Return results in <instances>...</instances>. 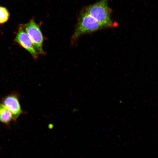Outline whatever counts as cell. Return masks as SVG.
I'll return each mask as SVG.
<instances>
[{"label": "cell", "mask_w": 158, "mask_h": 158, "mask_svg": "<svg viewBox=\"0 0 158 158\" xmlns=\"http://www.w3.org/2000/svg\"><path fill=\"white\" fill-rule=\"evenodd\" d=\"M12 119V115L11 112L0 103V121L3 123L8 124Z\"/></svg>", "instance_id": "8992f818"}, {"label": "cell", "mask_w": 158, "mask_h": 158, "mask_svg": "<svg viewBox=\"0 0 158 158\" xmlns=\"http://www.w3.org/2000/svg\"><path fill=\"white\" fill-rule=\"evenodd\" d=\"M2 104L11 113L12 119H16L23 112L18 99L14 95H10L5 97L3 100Z\"/></svg>", "instance_id": "5b68a950"}, {"label": "cell", "mask_w": 158, "mask_h": 158, "mask_svg": "<svg viewBox=\"0 0 158 158\" xmlns=\"http://www.w3.org/2000/svg\"><path fill=\"white\" fill-rule=\"evenodd\" d=\"M92 17L108 28L116 25L111 17V11L109 7L108 0H101L89 6L85 10Z\"/></svg>", "instance_id": "7a4b0ae2"}, {"label": "cell", "mask_w": 158, "mask_h": 158, "mask_svg": "<svg viewBox=\"0 0 158 158\" xmlns=\"http://www.w3.org/2000/svg\"><path fill=\"white\" fill-rule=\"evenodd\" d=\"M9 13L5 7L0 6V24L6 22L9 18Z\"/></svg>", "instance_id": "52a82bcc"}, {"label": "cell", "mask_w": 158, "mask_h": 158, "mask_svg": "<svg viewBox=\"0 0 158 158\" xmlns=\"http://www.w3.org/2000/svg\"><path fill=\"white\" fill-rule=\"evenodd\" d=\"M24 31L30 37L38 54H44L43 49V37L39 25L33 19L23 25Z\"/></svg>", "instance_id": "3957f363"}, {"label": "cell", "mask_w": 158, "mask_h": 158, "mask_svg": "<svg viewBox=\"0 0 158 158\" xmlns=\"http://www.w3.org/2000/svg\"><path fill=\"white\" fill-rule=\"evenodd\" d=\"M15 40L18 44L29 51L35 59L37 58L38 54L34 48L32 40L21 26L19 28Z\"/></svg>", "instance_id": "277c9868"}, {"label": "cell", "mask_w": 158, "mask_h": 158, "mask_svg": "<svg viewBox=\"0 0 158 158\" xmlns=\"http://www.w3.org/2000/svg\"><path fill=\"white\" fill-rule=\"evenodd\" d=\"M108 28L88 13L85 10L80 15L75 31L72 37L75 41L81 35Z\"/></svg>", "instance_id": "6da1fadb"}]
</instances>
